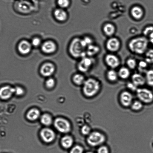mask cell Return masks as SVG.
Here are the masks:
<instances>
[{
  "label": "cell",
  "instance_id": "cell-1",
  "mask_svg": "<svg viewBox=\"0 0 153 153\" xmlns=\"http://www.w3.org/2000/svg\"><path fill=\"white\" fill-rule=\"evenodd\" d=\"M149 41L144 36H139L131 39L128 46L130 51L137 55L145 54L148 50Z\"/></svg>",
  "mask_w": 153,
  "mask_h": 153
},
{
  "label": "cell",
  "instance_id": "cell-2",
  "mask_svg": "<svg viewBox=\"0 0 153 153\" xmlns=\"http://www.w3.org/2000/svg\"><path fill=\"white\" fill-rule=\"evenodd\" d=\"M101 83L98 79L93 77H89L82 85V91L86 96L92 97L97 94L100 91Z\"/></svg>",
  "mask_w": 153,
  "mask_h": 153
},
{
  "label": "cell",
  "instance_id": "cell-3",
  "mask_svg": "<svg viewBox=\"0 0 153 153\" xmlns=\"http://www.w3.org/2000/svg\"><path fill=\"white\" fill-rule=\"evenodd\" d=\"M86 49L82 42L81 38L76 37L73 39L70 43L69 51L73 57L80 59L86 56Z\"/></svg>",
  "mask_w": 153,
  "mask_h": 153
},
{
  "label": "cell",
  "instance_id": "cell-4",
  "mask_svg": "<svg viewBox=\"0 0 153 153\" xmlns=\"http://www.w3.org/2000/svg\"><path fill=\"white\" fill-rule=\"evenodd\" d=\"M138 100L144 104L149 105L153 102V92L146 88H138L136 91Z\"/></svg>",
  "mask_w": 153,
  "mask_h": 153
},
{
  "label": "cell",
  "instance_id": "cell-5",
  "mask_svg": "<svg viewBox=\"0 0 153 153\" xmlns=\"http://www.w3.org/2000/svg\"><path fill=\"white\" fill-rule=\"evenodd\" d=\"M77 64L78 70L81 73H86L89 71L95 63L94 57L85 56L81 59Z\"/></svg>",
  "mask_w": 153,
  "mask_h": 153
},
{
  "label": "cell",
  "instance_id": "cell-6",
  "mask_svg": "<svg viewBox=\"0 0 153 153\" xmlns=\"http://www.w3.org/2000/svg\"><path fill=\"white\" fill-rule=\"evenodd\" d=\"M105 140V136L102 133L97 131H94L90 133L87 140L89 145L94 147L102 144Z\"/></svg>",
  "mask_w": 153,
  "mask_h": 153
},
{
  "label": "cell",
  "instance_id": "cell-7",
  "mask_svg": "<svg viewBox=\"0 0 153 153\" xmlns=\"http://www.w3.org/2000/svg\"><path fill=\"white\" fill-rule=\"evenodd\" d=\"M54 126L58 131L61 133H68L71 130L70 123L67 120L62 118L56 119L54 122Z\"/></svg>",
  "mask_w": 153,
  "mask_h": 153
},
{
  "label": "cell",
  "instance_id": "cell-8",
  "mask_svg": "<svg viewBox=\"0 0 153 153\" xmlns=\"http://www.w3.org/2000/svg\"><path fill=\"white\" fill-rule=\"evenodd\" d=\"M105 62L111 69H115L120 66V60L119 57L113 53L107 54L104 58Z\"/></svg>",
  "mask_w": 153,
  "mask_h": 153
},
{
  "label": "cell",
  "instance_id": "cell-9",
  "mask_svg": "<svg viewBox=\"0 0 153 153\" xmlns=\"http://www.w3.org/2000/svg\"><path fill=\"white\" fill-rule=\"evenodd\" d=\"M121 42L119 39L111 37L108 39L105 44L106 49L112 53L118 51L121 47Z\"/></svg>",
  "mask_w": 153,
  "mask_h": 153
},
{
  "label": "cell",
  "instance_id": "cell-10",
  "mask_svg": "<svg viewBox=\"0 0 153 153\" xmlns=\"http://www.w3.org/2000/svg\"><path fill=\"white\" fill-rule=\"evenodd\" d=\"M40 134L43 140L47 143H50L53 141L55 137L54 131L48 128H45L42 129Z\"/></svg>",
  "mask_w": 153,
  "mask_h": 153
},
{
  "label": "cell",
  "instance_id": "cell-11",
  "mask_svg": "<svg viewBox=\"0 0 153 153\" xmlns=\"http://www.w3.org/2000/svg\"><path fill=\"white\" fill-rule=\"evenodd\" d=\"M120 100L123 106L126 107H130L134 100L133 95L129 91H123L120 94Z\"/></svg>",
  "mask_w": 153,
  "mask_h": 153
},
{
  "label": "cell",
  "instance_id": "cell-12",
  "mask_svg": "<svg viewBox=\"0 0 153 153\" xmlns=\"http://www.w3.org/2000/svg\"><path fill=\"white\" fill-rule=\"evenodd\" d=\"M15 93V88L9 86H4L1 88L0 96L3 100H7L9 98Z\"/></svg>",
  "mask_w": 153,
  "mask_h": 153
},
{
  "label": "cell",
  "instance_id": "cell-13",
  "mask_svg": "<svg viewBox=\"0 0 153 153\" xmlns=\"http://www.w3.org/2000/svg\"><path fill=\"white\" fill-rule=\"evenodd\" d=\"M131 82L138 87L143 85L146 83L145 77L138 73L133 74L131 76Z\"/></svg>",
  "mask_w": 153,
  "mask_h": 153
},
{
  "label": "cell",
  "instance_id": "cell-14",
  "mask_svg": "<svg viewBox=\"0 0 153 153\" xmlns=\"http://www.w3.org/2000/svg\"><path fill=\"white\" fill-rule=\"evenodd\" d=\"M54 70L55 68L53 64L50 63H47L42 66L40 72L43 76H48L51 75Z\"/></svg>",
  "mask_w": 153,
  "mask_h": 153
},
{
  "label": "cell",
  "instance_id": "cell-15",
  "mask_svg": "<svg viewBox=\"0 0 153 153\" xmlns=\"http://www.w3.org/2000/svg\"><path fill=\"white\" fill-rule=\"evenodd\" d=\"M100 49L99 46L94 43L86 48V55L89 57H94L100 52Z\"/></svg>",
  "mask_w": 153,
  "mask_h": 153
},
{
  "label": "cell",
  "instance_id": "cell-16",
  "mask_svg": "<svg viewBox=\"0 0 153 153\" xmlns=\"http://www.w3.org/2000/svg\"><path fill=\"white\" fill-rule=\"evenodd\" d=\"M18 49L19 52L22 54H26L29 53L31 49L30 44L27 41L23 40L19 45Z\"/></svg>",
  "mask_w": 153,
  "mask_h": 153
},
{
  "label": "cell",
  "instance_id": "cell-17",
  "mask_svg": "<svg viewBox=\"0 0 153 153\" xmlns=\"http://www.w3.org/2000/svg\"><path fill=\"white\" fill-rule=\"evenodd\" d=\"M56 49V46L53 42L48 41L45 42L42 46V49L45 53H48L54 52Z\"/></svg>",
  "mask_w": 153,
  "mask_h": 153
},
{
  "label": "cell",
  "instance_id": "cell-18",
  "mask_svg": "<svg viewBox=\"0 0 153 153\" xmlns=\"http://www.w3.org/2000/svg\"><path fill=\"white\" fill-rule=\"evenodd\" d=\"M86 79L84 75L81 73L74 74L72 78L73 82L77 86H82Z\"/></svg>",
  "mask_w": 153,
  "mask_h": 153
},
{
  "label": "cell",
  "instance_id": "cell-19",
  "mask_svg": "<svg viewBox=\"0 0 153 153\" xmlns=\"http://www.w3.org/2000/svg\"><path fill=\"white\" fill-rule=\"evenodd\" d=\"M54 15L56 19L61 22L65 20L67 17L66 12L62 8L55 10L54 12Z\"/></svg>",
  "mask_w": 153,
  "mask_h": 153
},
{
  "label": "cell",
  "instance_id": "cell-20",
  "mask_svg": "<svg viewBox=\"0 0 153 153\" xmlns=\"http://www.w3.org/2000/svg\"><path fill=\"white\" fill-rule=\"evenodd\" d=\"M117 72L119 77L125 80L128 79L130 75V69L127 67H121Z\"/></svg>",
  "mask_w": 153,
  "mask_h": 153
},
{
  "label": "cell",
  "instance_id": "cell-21",
  "mask_svg": "<svg viewBox=\"0 0 153 153\" xmlns=\"http://www.w3.org/2000/svg\"><path fill=\"white\" fill-rule=\"evenodd\" d=\"M61 143L62 146L64 148L68 149L72 146L73 143V140L71 136L65 135L62 138Z\"/></svg>",
  "mask_w": 153,
  "mask_h": 153
},
{
  "label": "cell",
  "instance_id": "cell-22",
  "mask_svg": "<svg viewBox=\"0 0 153 153\" xmlns=\"http://www.w3.org/2000/svg\"><path fill=\"white\" fill-rule=\"evenodd\" d=\"M106 76L107 79L111 82H115L119 77L118 72L114 69H111L108 70L106 73Z\"/></svg>",
  "mask_w": 153,
  "mask_h": 153
},
{
  "label": "cell",
  "instance_id": "cell-23",
  "mask_svg": "<svg viewBox=\"0 0 153 153\" xmlns=\"http://www.w3.org/2000/svg\"><path fill=\"white\" fill-rule=\"evenodd\" d=\"M40 114V112L38 109L33 108L28 111L26 114V117L28 120L34 121L38 119Z\"/></svg>",
  "mask_w": 153,
  "mask_h": 153
},
{
  "label": "cell",
  "instance_id": "cell-24",
  "mask_svg": "<svg viewBox=\"0 0 153 153\" xmlns=\"http://www.w3.org/2000/svg\"><path fill=\"white\" fill-rule=\"evenodd\" d=\"M144 104L138 100H134L130 107L134 112H139L143 108Z\"/></svg>",
  "mask_w": 153,
  "mask_h": 153
},
{
  "label": "cell",
  "instance_id": "cell-25",
  "mask_svg": "<svg viewBox=\"0 0 153 153\" xmlns=\"http://www.w3.org/2000/svg\"><path fill=\"white\" fill-rule=\"evenodd\" d=\"M146 83L149 86L153 87V69L147 70L145 72Z\"/></svg>",
  "mask_w": 153,
  "mask_h": 153
},
{
  "label": "cell",
  "instance_id": "cell-26",
  "mask_svg": "<svg viewBox=\"0 0 153 153\" xmlns=\"http://www.w3.org/2000/svg\"><path fill=\"white\" fill-rule=\"evenodd\" d=\"M132 16L135 19H139L142 16L143 12L142 10L139 7L136 6L133 7L131 10Z\"/></svg>",
  "mask_w": 153,
  "mask_h": 153
},
{
  "label": "cell",
  "instance_id": "cell-27",
  "mask_svg": "<svg viewBox=\"0 0 153 153\" xmlns=\"http://www.w3.org/2000/svg\"><path fill=\"white\" fill-rule=\"evenodd\" d=\"M103 31L107 36H110L115 33V29L113 25L111 24H108L104 27Z\"/></svg>",
  "mask_w": 153,
  "mask_h": 153
},
{
  "label": "cell",
  "instance_id": "cell-28",
  "mask_svg": "<svg viewBox=\"0 0 153 153\" xmlns=\"http://www.w3.org/2000/svg\"><path fill=\"white\" fill-rule=\"evenodd\" d=\"M40 121L44 125L49 126L52 124V119L51 116L49 114H45L41 116Z\"/></svg>",
  "mask_w": 153,
  "mask_h": 153
},
{
  "label": "cell",
  "instance_id": "cell-29",
  "mask_svg": "<svg viewBox=\"0 0 153 153\" xmlns=\"http://www.w3.org/2000/svg\"><path fill=\"white\" fill-rule=\"evenodd\" d=\"M145 55V60L148 64H153V49H148Z\"/></svg>",
  "mask_w": 153,
  "mask_h": 153
},
{
  "label": "cell",
  "instance_id": "cell-30",
  "mask_svg": "<svg viewBox=\"0 0 153 153\" xmlns=\"http://www.w3.org/2000/svg\"><path fill=\"white\" fill-rule=\"evenodd\" d=\"M127 67L129 69H134L137 65L136 60L133 58H129L126 61Z\"/></svg>",
  "mask_w": 153,
  "mask_h": 153
},
{
  "label": "cell",
  "instance_id": "cell-31",
  "mask_svg": "<svg viewBox=\"0 0 153 153\" xmlns=\"http://www.w3.org/2000/svg\"><path fill=\"white\" fill-rule=\"evenodd\" d=\"M82 42L84 46L86 48L89 45L94 43L93 39L88 36L81 38Z\"/></svg>",
  "mask_w": 153,
  "mask_h": 153
},
{
  "label": "cell",
  "instance_id": "cell-32",
  "mask_svg": "<svg viewBox=\"0 0 153 153\" xmlns=\"http://www.w3.org/2000/svg\"><path fill=\"white\" fill-rule=\"evenodd\" d=\"M83 148L79 145H76L72 148L70 153H83Z\"/></svg>",
  "mask_w": 153,
  "mask_h": 153
},
{
  "label": "cell",
  "instance_id": "cell-33",
  "mask_svg": "<svg viewBox=\"0 0 153 153\" xmlns=\"http://www.w3.org/2000/svg\"><path fill=\"white\" fill-rule=\"evenodd\" d=\"M148 64L145 60L140 61L137 64L139 70L142 71L146 70Z\"/></svg>",
  "mask_w": 153,
  "mask_h": 153
},
{
  "label": "cell",
  "instance_id": "cell-34",
  "mask_svg": "<svg viewBox=\"0 0 153 153\" xmlns=\"http://www.w3.org/2000/svg\"><path fill=\"white\" fill-rule=\"evenodd\" d=\"M57 3L61 8H64L68 6L69 1V0H58Z\"/></svg>",
  "mask_w": 153,
  "mask_h": 153
},
{
  "label": "cell",
  "instance_id": "cell-35",
  "mask_svg": "<svg viewBox=\"0 0 153 153\" xmlns=\"http://www.w3.org/2000/svg\"><path fill=\"white\" fill-rule=\"evenodd\" d=\"M127 88L132 91L136 92L138 88L132 82H128L126 84Z\"/></svg>",
  "mask_w": 153,
  "mask_h": 153
},
{
  "label": "cell",
  "instance_id": "cell-36",
  "mask_svg": "<svg viewBox=\"0 0 153 153\" xmlns=\"http://www.w3.org/2000/svg\"><path fill=\"white\" fill-rule=\"evenodd\" d=\"M153 32V27L149 26L146 27L143 31L144 36L148 37Z\"/></svg>",
  "mask_w": 153,
  "mask_h": 153
},
{
  "label": "cell",
  "instance_id": "cell-37",
  "mask_svg": "<svg viewBox=\"0 0 153 153\" xmlns=\"http://www.w3.org/2000/svg\"><path fill=\"white\" fill-rule=\"evenodd\" d=\"M46 85L49 88H51L53 87L55 85V81L52 78L48 79L46 82Z\"/></svg>",
  "mask_w": 153,
  "mask_h": 153
},
{
  "label": "cell",
  "instance_id": "cell-38",
  "mask_svg": "<svg viewBox=\"0 0 153 153\" xmlns=\"http://www.w3.org/2000/svg\"><path fill=\"white\" fill-rule=\"evenodd\" d=\"M81 132L84 135H88L90 134V128L87 125H84L81 128Z\"/></svg>",
  "mask_w": 153,
  "mask_h": 153
},
{
  "label": "cell",
  "instance_id": "cell-39",
  "mask_svg": "<svg viewBox=\"0 0 153 153\" xmlns=\"http://www.w3.org/2000/svg\"><path fill=\"white\" fill-rule=\"evenodd\" d=\"M97 153H109L108 149L106 146H102L98 149Z\"/></svg>",
  "mask_w": 153,
  "mask_h": 153
},
{
  "label": "cell",
  "instance_id": "cell-40",
  "mask_svg": "<svg viewBox=\"0 0 153 153\" xmlns=\"http://www.w3.org/2000/svg\"><path fill=\"white\" fill-rule=\"evenodd\" d=\"M24 91L21 88L17 87L15 88V93L17 95H21L23 94Z\"/></svg>",
  "mask_w": 153,
  "mask_h": 153
},
{
  "label": "cell",
  "instance_id": "cell-41",
  "mask_svg": "<svg viewBox=\"0 0 153 153\" xmlns=\"http://www.w3.org/2000/svg\"><path fill=\"white\" fill-rule=\"evenodd\" d=\"M41 42L40 39L37 38H35L32 41V44L35 46H37L39 45Z\"/></svg>",
  "mask_w": 153,
  "mask_h": 153
},
{
  "label": "cell",
  "instance_id": "cell-42",
  "mask_svg": "<svg viewBox=\"0 0 153 153\" xmlns=\"http://www.w3.org/2000/svg\"><path fill=\"white\" fill-rule=\"evenodd\" d=\"M149 42L153 45V32L148 36Z\"/></svg>",
  "mask_w": 153,
  "mask_h": 153
},
{
  "label": "cell",
  "instance_id": "cell-43",
  "mask_svg": "<svg viewBox=\"0 0 153 153\" xmlns=\"http://www.w3.org/2000/svg\"><path fill=\"white\" fill-rule=\"evenodd\" d=\"M86 153H94L92 152H86Z\"/></svg>",
  "mask_w": 153,
  "mask_h": 153
}]
</instances>
